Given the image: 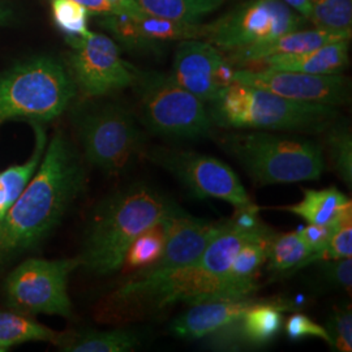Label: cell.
<instances>
[{"mask_svg":"<svg viewBox=\"0 0 352 352\" xmlns=\"http://www.w3.org/2000/svg\"><path fill=\"white\" fill-rule=\"evenodd\" d=\"M257 230H245L230 219L192 264L176 269L145 270L126 282L102 305L101 317L110 322H129L157 315L184 302L223 300L225 277L235 256Z\"/></svg>","mask_w":352,"mask_h":352,"instance_id":"cell-1","label":"cell"},{"mask_svg":"<svg viewBox=\"0 0 352 352\" xmlns=\"http://www.w3.org/2000/svg\"><path fill=\"white\" fill-rule=\"evenodd\" d=\"M85 183L80 153L58 132L36 174L0 221V267L46 239L84 192Z\"/></svg>","mask_w":352,"mask_h":352,"instance_id":"cell-2","label":"cell"},{"mask_svg":"<svg viewBox=\"0 0 352 352\" xmlns=\"http://www.w3.org/2000/svg\"><path fill=\"white\" fill-rule=\"evenodd\" d=\"M177 206L175 200L144 182L115 190L93 212L77 256L80 266L98 277L118 272L133 240Z\"/></svg>","mask_w":352,"mask_h":352,"instance_id":"cell-3","label":"cell"},{"mask_svg":"<svg viewBox=\"0 0 352 352\" xmlns=\"http://www.w3.org/2000/svg\"><path fill=\"white\" fill-rule=\"evenodd\" d=\"M213 126L232 129L321 135L337 122V107L294 101L265 89L232 82L210 102Z\"/></svg>","mask_w":352,"mask_h":352,"instance_id":"cell-4","label":"cell"},{"mask_svg":"<svg viewBox=\"0 0 352 352\" xmlns=\"http://www.w3.org/2000/svg\"><path fill=\"white\" fill-rule=\"evenodd\" d=\"M219 146L258 186L311 182L325 171L322 148L302 136L269 131L230 133L221 138Z\"/></svg>","mask_w":352,"mask_h":352,"instance_id":"cell-5","label":"cell"},{"mask_svg":"<svg viewBox=\"0 0 352 352\" xmlns=\"http://www.w3.org/2000/svg\"><path fill=\"white\" fill-rule=\"evenodd\" d=\"M76 85L62 64L51 56H36L0 76V124L26 119L50 122L63 113Z\"/></svg>","mask_w":352,"mask_h":352,"instance_id":"cell-6","label":"cell"},{"mask_svg":"<svg viewBox=\"0 0 352 352\" xmlns=\"http://www.w3.org/2000/svg\"><path fill=\"white\" fill-rule=\"evenodd\" d=\"M132 87L142 123L154 135L180 140L213 138V123L205 103L180 87L173 76L136 69Z\"/></svg>","mask_w":352,"mask_h":352,"instance_id":"cell-7","label":"cell"},{"mask_svg":"<svg viewBox=\"0 0 352 352\" xmlns=\"http://www.w3.org/2000/svg\"><path fill=\"white\" fill-rule=\"evenodd\" d=\"M77 132L85 160L110 175H119L145 148L133 115L118 104H102L80 113Z\"/></svg>","mask_w":352,"mask_h":352,"instance_id":"cell-8","label":"cell"},{"mask_svg":"<svg viewBox=\"0 0 352 352\" xmlns=\"http://www.w3.org/2000/svg\"><path fill=\"white\" fill-rule=\"evenodd\" d=\"M304 23L302 14L283 0H247L204 24V39L228 52L302 29Z\"/></svg>","mask_w":352,"mask_h":352,"instance_id":"cell-9","label":"cell"},{"mask_svg":"<svg viewBox=\"0 0 352 352\" xmlns=\"http://www.w3.org/2000/svg\"><path fill=\"white\" fill-rule=\"evenodd\" d=\"M142 154L177 179L196 199H218L235 209L256 206L236 173L215 157L167 146L144 148Z\"/></svg>","mask_w":352,"mask_h":352,"instance_id":"cell-10","label":"cell"},{"mask_svg":"<svg viewBox=\"0 0 352 352\" xmlns=\"http://www.w3.org/2000/svg\"><path fill=\"white\" fill-rule=\"evenodd\" d=\"M80 267L78 257L62 260L29 258L6 279V298L13 311L24 315L72 316L68 278Z\"/></svg>","mask_w":352,"mask_h":352,"instance_id":"cell-11","label":"cell"},{"mask_svg":"<svg viewBox=\"0 0 352 352\" xmlns=\"http://www.w3.org/2000/svg\"><path fill=\"white\" fill-rule=\"evenodd\" d=\"M71 77L87 97H103L132 87L136 68L122 58L115 41L104 34L90 33L88 37L67 39Z\"/></svg>","mask_w":352,"mask_h":352,"instance_id":"cell-12","label":"cell"},{"mask_svg":"<svg viewBox=\"0 0 352 352\" xmlns=\"http://www.w3.org/2000/svg\"><path fill=\"white\" fill-rule=\"evenodd\" d=\"M232 82L265 89L294 101L309 102L338 107L350 101V80L346 76L312 75L294 71L239 68Z\"/></svg>","mask_w":352,"mask_h":352,"instance_id":"cell-13","label":"cell"},{"mask_svg":"<svg viewBox=\"0 0 352 352\" xmlns=\"http://www.w3.org/2000/svg\"><path fill=\"white\" fill-rule=\"evenodd\" d=\"M234 71L222 51L210 42L186 39L176 47L170 75L204 103H210L232 84Z\"/></svg>","mask_w":352,"mask_h":352,"instance_id":"cell-14","label":"cell"},{"mask_svg":"<svg viewBox=\"0 0 352 352\" xmlns=\"http://www.w3.org/2000/svg\"><path fill=\"white\" fill-rule=\"evenodd\" d=\"M225 223L193 217L179 205L161 222L166 238L164 253L151 269H176L195 263Z\"/></svg>","mask_w":352,"mask_h":352,"instance_id":"cell-15","label":"cell"},{"mask_svg":"<svg viewBox=\"0 0 352 352\" xmlns=\"http://www.w3.org/2000/svg\"><path fill=\"white\" fill-rule=\"evenodd\" d=\"M264 298L247 296L241 299L215 300L190 305L183 315L171 322L170 330L182 340H202L214 330L239 320L252 307Z\"/></svg>","mask_w":352,"mask_h":352,"instance_id":"cell-16","label":"cell"},{"mask_svg":"<svg viewBox=\"0 0 352 352\" xmlns=\"http://www.w3.org/2000/svg\"><path fill=\"white\" fill-rule=\"evenodd\" d=\"M340 39H351V34L334 32L329 29L317 28L309 30H292L282 36L269 39L263 43L247 46L238 50L226 52L227 60L236 65H257L265 59L279 55L299 54L304 51L314 50Z\"/></svg>","mask_w":352,"mask_h":352,"instance_id":"cell-17","label":"cell"},{"mask_svg":"<svg viewBox=\"0 0 352 352\" xmlns=\"http://www.w3.org/2000/svg\"><path fill=\"white\" fill-rule=\"evenodd\" d=\"M273 230L265 225L244 243L225 277L223 300L253 296L257 289V274L267 257V245Z\"/></svg>","mask_w":352,"mask_h":352,"instance_id":"cell-18","label":"cell"},{"mask_svg":"<svg viewBox=\"0 0 352 352\" xmlns=\"http://www.w3.org/2000/svg\"><path fill=\"white\" fill-rule=\"evenodd\" d=\"M349 42L350 39H340L314 50L272 56L257 65L277 71H294L312 75H336L340 74L349 64Z\"/></svg>","mask_w":352,"mask_h":352,"instance_id":"cell-19","label":"cell"},{"mask_svg":"<svg viewBox=\"0 0 352 352\" xmlns=\"http://www.w3.org/2000/svg\"><path fill=\"white\" fill-rule=\"evenodd\" d=\"M299 307L296 300L287 298H264L238 320L241 338L245 346H265L277 337L283 327V312Z\"/></svg>","mask_w":352,"mask_h":352,"instance_id":"cell-20","label":"cell"},{"mask_svg":"<svg viewBox=\"0 0 352 352\" xmlns=\"http://www.w3.org/2000/svg\"><path fill=\"white\" fill-rule=\"evenodd\" d=\"M144 336L136 330H85L63 333L58 347L65 352H128L139 347Z\"/></svg>","mask_w":352,"mask_h":352,"instance_id":"cell-21","label":"cell"},{"mask_svg":"<svg viewBox=\"0 0 352 352\" xmlns=\"http://www.w3.org/2000/svg\"><path fill=\"white\" fill-rule=\"evenodd\" d=\"M280 209L299 215L309 225H327L340 219L346 212L352 210V204L340 189L329 187L305 189L300 201Z\"/></svg>","mask_w":352,"mask_h":352,"instance_id":"cell-22","label":"cell"},{"mask_svg":"<svg viewBox=\"0 0 352 352\" xmlns=\"http://www.w3.org/2000/svg\"><path fill=\"white\" fill-rule=\"evenodd\" d=\"M36 132V146L25 164L12 166L0 174V221L4 218L13 202L23 193L36 174L46 149V132L39 123H33Z\"/></svg>","mask_w":352,"mask_h":352,"instance_id":"cell-23","label":"cell"},{"mask_svg":"<svg viewBox=\"0 0 352 352\" xmlns=\"http://www.w3.org/2000/svg\"><path fill=\"white\" fill-rule=\"evenodd\" d=\"M62 336L63 333L43 327L28 315L0 311V351L25 342H50L58 346Z\"/></svg>","mask_w":352,"mask_h":352,"instance_id":"cell-24","label":"cell"},{"mask_svg":"<svg viewBox=\"0 0 352 352\" xmlns=\"http://www.w3.org/2000/svg\"><path fill=\"white\" fill-rule=\"evenodd\" d=\"M149 14L187 24H201L202 20L221 8L227 0H136Z\"/></svg>","mask_w":352,"mask_h":352,"instance_id":"cell-25","label":"cell"},{"mask_svg":"<svg viewBox=\"0 0 352 352\" xmlns=\"http://www.w3.org/2000/svg\"><path fill=\"white\" fill-rule=\"evenodd\" d=\"M312 253L304 244L298 231L287 234L274 232L267 245V269L273 274H295Z\"/></svg>","mask_w":352,"mask_h":352,"instance_id":"cell-26","label":"cell"},{"mask_svg":"<svg viewBox=\"0 0 352 352\" xmlns=\"http://www.w3.org/2000/svg\"><path fill=\"white\" fill-rule=\"evenodd\" d=\"M140 32L151 46L161 52V46L167 42L186 39H204V24H187L145 13L136 19Z\"/></svg>","mask_w":352,"mask_h":352,"instance_id":"cell-27","label":"cell"},{"mask_svg":"<svg viewBox=\"0 0 352 352\" xmlns=\"http://www.w3.org/2000/svg\"><path fill=\"white\" fill-rule=\"evenodd\" d=\"M164 231L161 223L140 234L129 245L124 257V264L129 270L145 272L160 261L164 250Z\"/></svg>","mask_w":352,"mask_h":352,"instance_id":"cell-28","label":"cell"},{"mask_svg":"<svg viewBox=\"0 0 352 352\" xmlns=\"http://www.w3.org/2000/svg\"><path fill=\"white\" fill-rule=\"evenodd\" d=\"M327 153L336 173L351 187L352 184V138L349 126L333 123L324 132Z\"/></svg>","mask_w":352,"mask_h":352,"instance_id":"cell-29","label":"cell"},{"mask_svg":"<svg viewBox=\"0 0 352 352\" xmlns=\"http://www.w3.org/2000/svg\"><path fill=\"white\" fill-rule=\"evenodd\" d=\"M317 28L351 34L352 0H309Z\"/></svg>","mask_w":352,"mask_h":352,"instance_id":"cell-30","label":"cell"},{"mask_svg":"<svg viewBox=\"0 0 352 352\" xmlns=\"http://www.w3.org/2000/svg\"><path fill=\"white\" fill-rule=\"evenodd\" d=\"M51 12L55 25L67 39L88 37V10L75 0H51Z\"/></svg>","mask_w":352,"mask_h":352,"instance_id":"cell-31","label":"cell"},{"mask_svg":"<svg viewBox=\"0 0 352 352\" xmlns=\"http://www.w3.org/2000/svg\"><path fill=\"white\" fill-rule=\"evenodd\" d=\"M100 24L107 32H110L118 42H120L129 50L146 54L157 52L151 43L142 37L136 17H132L126 13H110L103 16Z\"/></svg>","mask_w":352,"mask_h":352,"instance_id":"cell-32","label":"cell"},{"mask_svg":"<svg viewBox=\"0 0 352 352\" xmlns=\"http://www.w3.org/2000/svg\"><path fill=\"white\" fill-rule=\"evenodd\" d=\"M352 256V212L346 214L337 231L331 236L327 247L318 253H312L302 264V269L311 264L321 261L338 260Z\"/></svg>","mask_w":352,"mask_h":352,"instance_id":"cell-33","label":"cell"},{"mask_svg":"<svg viewBox=\"0 0 352 352\" xmlns=\"http://www.w3.org/2000/svg\"><path fill=\"white\" fill-rule=\"evenodd\" d=\"M330 347L338 352L352 351V314L350 307L336 308L329 316L327 325Z\"/></svg>","mask_w":352,"mask_h":352,"instance_id":"cell-34","label":"cell"},{"mask_svg":"<svg viewBox=\"0 0 352 352\" xmlns=\"http://www.w3.org/2000/svg\"><path fill=\"white\" fill-rule=\"evenodd\" d=\"M285 330L289 340H298L302 338H318L330 344V338L327 329L315 322L312 318L302 314H292L285 324Z\"/></svg>","mask_w":352,"mask_h":352,"instance_id":"cell-35","label":"cell"},{"mask_svg":"<svg viewBox=\"0 0 352 352\" xmlns=\"http://www.w3.org/2000/svg\"><path fill=\"white\" fill-rule=\"evenodd\" d=\"M317 264H321V274L325 278L327 285H330L336 289L347 291L349 294L351 292V257L321 261V263H317Z\"/></svg>","mask_w":352,"mask_h":352,"instance_id":"cell-36","label":"cell"},{"mask_svg":"<svg viewBox=\"0 0 352 352\" xmlns=\"http://www.w3.org/2000/svg\"><path fill=\"white\" fill-rule=\"evenodd\" d=\"M350 212H352V210L346 212L340 217V219H337L331 223H327V225H309L308 223V226L302 227L298 231L299 236L302 238L304 244L308 247L311 253H318L327 247L329 241L331 239V236L334 235V232L340 227L342 218Z\"/></svg>","mask_w":352,"mask_h":352,"instance_id":"cell-37","label":"cell"},{"mask_svg":"<svg viewBox=\"0 0 352 352\" xmlns=\"http://www.w3.org/2000/svg\"><path fill=\"white\" fill-rule=\"evenodd\" d=\"M110 7L113 8V13H126L132 17H142L145 11L140 7L136 0H106Z\"/></svg>","mask_w":352,"mask_h":352,"instance_id":"cell-38","label":"cell"},{"mask_svg":"<svg viewBox=\"0 0 352 352\" xmlns=\"http://www.w3.org/2000/svg\"><path fill=\"white\" fill-rule=\"evenodd\" d=\"M75 1L84 6L88 10L89 13L102 14V16L113 13V8L110 7V4L106 0H75Z\"/></svg>","mask_w":352,"mask_h":352,"instance_id":"cell-39","label":"cell"},{"mask_svg":"<svg viewBox=\"0 0 352 352\" xmlns=\"http://www.w3.org/2000/svg\"><path fill=\"white\" fill-rule=\"evenodd\" d=\"M286 4H289L292 10H295L299 14H302L305 20L311 21L312 17V10L309 0H283Z\"/></svg>","mask_w":352,"mask_h":352,"instance_id":"cell-40","label":"cell"},{"mask_svg":"<svg viewBox=\"0 0 352 352\" xmlns=\"http://www.w3.org/2000/svg\"><path fill=\"white\" fill-rule=\"evenodd\" d=\"M11 17H12V10L7 4L0 1V25L10 23Z\"/></svg>","mask_w":352,"mask_h":352,"instance_id":"cell-41","label":"cell"}]
</instances>
